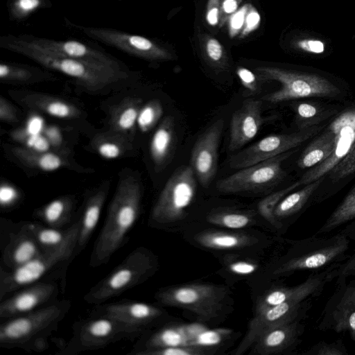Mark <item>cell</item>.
I'll list each match as a JSON object with an SVG mask.
<instances>
[{
  "label": "cell",
  "instance_id": "1",
  "mask_svg": "<svg viewBox=\"0 0 355 355\" xmlns=\"http://www.w3.org/2000/svg\"><path fill=\"white\" fill-rule=\"evenodd\" d=\"M142 190L140 180L133 173L120 175L109 205L106 218L94 243L89 266L106 264L112 255L128 241V234L139 217Z\"/></svg>",
  "mask_w": 355,
  "mask_h": 355
},
{
  "label": "cell",
  "instance_id": "2",
  "mask_svg": "<svg viewBox=\"0 0 355 355\" xmlns=\"http://www.w3.org/2000/svg\"><path fill=\"white\" fill-rule=\"evenodd\" d=\"M0 47L24 55L44 68L66 75L78 85L89 92L100 93L130 80L128 68L57 56L42 52L21 41L17 35L8 34L0 37Z\"/></svg>",
  "mask_w": 355,
  "mask_h": 355
},
{
  "label": "cell",
  "instance_id": "3",
  "mask_svg": "<svg viewBox=\"0 0 355 355\" xmlns=\"http://www.w3.org/2000/svg\"><path fill=\"white\" fill-rule=\"evenodd\" d=\"M71 306L67 300L53 302L30 313L8 318L0 325V346L40 352Z\"/></svg>",
  "mask_w": 355,
  "mask_h": 355
},
{
  "label": "cell",
  "instance_id": "4",
  "mask_svg": "<svg viewBox=\"0 0 355 355\" xmlns=\"http://www.w3.org/2000/svg\"><path fill=\"white\" fill-rule=\"evenodd\" d=\"M350 240L339 231L329 237L317 235L289 241L291 247L273 266V277H288L300 271L317 272L341 263L347 258Z\"/></svg>",
  "mask_w": 355,
  "mask_h": 355
},
{
  "label": "cell",
  "instance_id": "5",
  "mask_svg": "<svg viewBox=\"0 0 355 355\" xmlns=\"http://www.w3.org/2000/svg\"><path fill=\"white\" fill-rule=\"evenodd\" d=\"M160 304L192 313L199 322H214L231 311L233 300L230 290L221 285L191 283L160 288L155 294Z\"/></svg>",
  "mask_w": 355,
  "mask_h": 355
},
{
  "label": "cell",
  "instance_id": "6",
  "mask_svg": "<svg viewBox=\"0 0 355 355\" xmlns=\"http://www.w3.org/2000/svg\"><path fill=\"white\" fill-rule=\"evenodd\" d=\"M159 269L157 255L140 246L131 252L108 275L94 285L83 297L90 304H100L118 297L152 277Z\"/></svg>",
  "mask_w": 355,
  "mask_h": 355
},
{
  "label": "cell",
  "instance_id": "7",
  "mask_svg": "<svg viewBox=\"0 0 355 355\" xmlns=\"http://www.w3.org/2000/svg\"><path fill=\"white\" fill-rule=\"evenodd\" d=\"M79 218L70 225L65 241L58 247L44 252L26 263L10 270L0 269V300L10 293L40 282L59 264L73 259L76 248Z\"/></svg>",
  "mask_w": 355,
  "mask_h": 355
},
{
  "label": "cell",
  "instance_id": "8",
  "mask_svg": "<svg viewBox=\"0 0 355 355\" xmlns=\"http://www.w3.org/2000/svg\"><path fill=\"white\" fill-rule=\"evenodd\" d=\"M254 71L259 80L277 81L281 84L279 89L261 98V101L270 103L309 97L334 98L340 94L335 84L317 74L266 66L256 67Z\"/></svg>",
  "mask_w": 355,
  "mask_h": 355
},
{
  "label": "cell",
  "instance_id": "9",
  "mask_svg": "<svg viewBox=\"0 0 355 355\" xmlns=\"http://www.w3.org/2000/svg\"><path fill=\"white\" fill-rule=\"evenodd\" d=\"M73 334L57 354L74 355L84 351L103 348L123 340H133L143 333L118 320L106 315H90L76 321Z\"/></svg>",
  "mask_w": 355,
  "mask_h": 355
},
{
  "label": "cell",
  "instance_id": "10",
  "mask_svg": "<svg viewBox=\"0 0 355 355\" xmlns=\"http://www.w3.org/2000/svg\"><path fill=\"white\" fill-rule=\"evenodd\" d=\"M195 176L190 166H182L173 173L151 209L150 226L164 227L186 217L196 193Z\"/></svg>",
  "mask_w": 355,
  "mask_h": 355
},
{
  "label": "cell",
  "instance_id": "11",
  "mask_svg": "<svg viewBox=\"0 0 355 355\" xmlns=\"http://www.w3.org/2000/svg\"><path fill=\"white\" fill-rule=\"evenodd\" d=\"M294 152L289 150L276 157L243 168L216 183L218 191L225 193H259L274 187L286 175L283 162Z\"/></svg>",
  "mask_w": 355,
  "mask_h": 355
},
{
  "label": "cell",
  "instance_id": "12",
  "mask_svg": "<svg viewBox=\"0 0 355 355\" xmlns=\"http://www.w3.org/2000/svg\"><path fill=\"white\" fill-rule=\"evenodd\" d=\"M69 28L78 30L88 37L114 47L132 56L148 61L169 60L172 54L155 40L130 33L104 27L84 26L65 19Z\"/></svg>",
  "mask_w": 355,
  "mask_h": 355
},
{
  "label": "cell",
  "instance_id": "13",
  "mask_svg": "<svg viewBox=\"0 0 355 355\" xmlns=\"http://www.w3.org/2000/svg\"><path fill=\"white\" fill-rule=\"evenodd\" d=\"M322 128L323 125H319L291 134L267 136L232 155L228 165L231 168L241 169L276 157L297 147Z\"/></svg>",
  "mask_w": 355,
  "mask_h": 355
},
{
  "label": "cell",
  "instance_id": "14",
  "mask_svg": "<svg viewBox=\"0 0 355 355\" xmlns=\"http://www.w3.org/2000/svg\"><path fill=\"white\" fill-rule=\"evenodd\" d=\"M336 277L335 290L325 304L318 329L348 333L355 340V277Z\"/></svg>",
  "mask_w": 355,
  "mask_h": 355
},
{
  "label": "cell",
  "instance_id": "15",
  "mask_svg": "<svg viewBox=\"0 0 355 355\" xmlns=\"http://www.w3.org/2000/svg\"><path fill=\"white\" fill-rule=\"evenodd\" d=\"M312 300L284 302L254 312L245 336L232 354H243L262 334L273 327L304 320L312 306Z\"/></svg>",
  "mask_w": 355,
  "mask_h": 355
},
{
  "label": "cell",
  "instance_id": "16",
  "mask_svg": "<svg viewBox=\"0 0 355 355\" xmlns=\"http://www.w3.org/2000/svg\"><path fill=\"white\" fill-rule=\"evenodd\" d=\"M17 37L28 45L51 55L119 68H128L123 62L106 52L101 46L89 42L56 40L29 34H21Z\"/></svg>",
  "mask_w": 355,
  "mask_h": 355
},
{
  "label": "cell",
  "instance_id": "17",
  "mask_svg": "<svg viewBox=\"0 0 355 355\" xmlns=\"http://www.w3.org/2000/svg\"><path fill=\"white\" fill-rule=\"evenodd\" d=\"M90 315L111 317L143 334L164 324L168 317L166 311L161 306L133 300L96 304Z\"/></svg>",
  "mask_w": 355,
  "mask_h": 355
},
{
  "label": "cell",
  "instance_id": "18",
  "mask_svg": "<svg viewBox=\"0 0 355 355\" xmlns=\"http://www.w3.org/2000/svg\"><path fill=\"white\" fill-rule=\"evenodd\" d=\"M335 264L313 272L302 283L293 286H277L267 290L257 299L254 312L288 302H302L320 295L324 286L336 277Z\"/></svg>",
  "mask_w": 355,
  "mask_h": 355
},
{
  "label": "cell",
  "instance_id": "19",
  "mask_svg": "<svg viewBox=\"0 0 355 355\" xmlns=\"http://www.w3.org/2000/svg\"><path fill=\"white\" fill-rule=\"evenodd\" d=\"M330 124L335 132L333 152L324 161L303 175L300 179L301 185L325 176L349 153L355 141V105L343 111Z\"/></svg>",
  "mask_w": 355,
  "mask_h": 355
},
{
  "label": "cell",
  "instance_id": "20",
  "mask_svg": "<svg viewBox=\"0 0 355 355\" xmlns=\"http://www.w3.org/2000/svg\"><path fill=\"white\" fill-rule=\"evenodd\" d=\"M207 328L201 322L193 324L164 323L144 332L137 338L128 354L141 355L155 349L177 346H196L198 334Z\"/></svg>",
  "mask_w": 355,
  "mask_h": 355
},
{
  "label": "cell",
  "instance_id": "21",
  "mask_svg": "<svg viewBox=\"0 0 355 355\" xmlns=\"http://www.w3.org/2000/svg\"><path fill=\"white\" fill-rule=\"evenodd\" d=\"M223 127L224 120H216L199 137L191 150L189 166L203 187H208L215 178Z\"/></svg>",
  "mask_w": 355,
  "mask_h": 355
},
{
  "label": "cell",
  "instance_id": "22",
  "mask_svg": "<svg viewBox=\"0 0 355 355\" xmlns=\"http://www.w3.org/2000/svg\"><path fill=\"white\" fill-rule=\"evenodd\" d=\"M58 293V284L52 282L40 281L25 286L1 300L0 318L8 319L33 311L55 302Z\"/></svg>",
  "mask_w": 355,
  "mask_h": 355
},
{
  "label": "cell",
  "instance_id": "23",
  "mask_svg": "<svg viewBox=\"0 0 355 355\" xmlns=\"http://www.w3.org/2000/svg\"><path fill=\"white\" fill-rule=\"evenodd\" d=\"M302 320H295L273 327L262 334L250 348V354H291L301 342L305 331Z\"/></svg>",
  "mask_w": 355,
  "mask_h": 355
},
{
  "label": "cell",
  "instance_id": "24",
  "mask_svg": "<svg viewBox=\"0 0 355 355\" xmlns=\"http://www.w3.org/2000/svg\"><path fill=\"white\" fill-rule=\"evenodd\" d=\"M261 100L245 99L232 116L228 148L240 149L252 140L263 123Z\"/></svg>",
  "mask_w": 355,
  "mask_h": 355
},
{
  "label": "cell",
  "instance_id": "25",
  "mask_svg": "<svg viewBox=\"0 0 355 355\" xmlns=\"http://www.w3.org/2000/svg\"><path fill=\"white\" fill-rule=\"evenodd\" d=\"M10 95L21 105L57 119H78L84 115L83 112L73 103L51 94L16 91L11 92Z\"/></svg>",
  "mask_w": 355,
  "mask_h": 355
},
{
  "label": "cell",
  "instance_id": "26",
  "mask_svg": "<svg viewBox=\"0 0 355 355\" xmlns=\"http://www.w3.org/2000/svg\"><path fill=\"white\" fill-rule=\"evenodd\" d=\"M10 154L19 163L30 168L48 172L60 168L85 171V168L71 160L62 152H50L34 150L24 146H14L10 148Z\"/></svg>",
  "mask_w": 355,
  "mask_h": 355
},
{
  "label": "cell",
  "instance_id": "27",
  "mask_svg": "<svg viewBox=\"0 0 355 355\" xmlns=\"http://www.w3.org/2000/svg\"><path fill=\"white\" fill-rule=\"evenodd\" d=\"M43 252L27 223L17 232L10 234L9 241L3 250L1 260L8 268L14 269L26 263Z\"/></svg>",
  "mask_w": 355,
  "mask_h": 355
},
{
  "label": "cell",
  "instance_id": "28",
  "mask_svg": "<svg viewBox=\"0 0 355 355\" xmlns=\"http://www.w3.org/2000/svg\"><path fill=\"white\" fill-rule=\"evenodd\" d=\"M109 187L110 183L105 182L86 197L82 215L79 218L80 228L73 258L84 250L90 239L100 218Z\"/></svg>",
  "mask_w": 355,
  "mask_h": 355
},
{
  "label": "cell",
  "instance_id": "29",
  "mask_svg": "<svg viewBox=\"0 0 355 355\" xmlns=\"http://www.w3.org/2000/svg\"><path fill=\"white\" fill-rule=\"evenodd\" d=\"M194 241L202 248L214 250H237L252 248L259 238L241 231L205 230L196 233Z\"/></svg>",
  "mask_w": 355,
  "mask_h": 355
},
{
  "label": "cell",
  "instance_id": "30",
  "mask_svg": "<svg viewBox=\"0 0 355 355\" xmlns=\"http://www.w3.org/2000/svg\"><path fill=\"white\" fill-rule=\"evenodd\" d=\"M175 143V121L166 116L154 132L150 144V154L156 172H160L170 162Z\"/></svg>",
  "mask_w": 355,
  "mask_h": 355
},
{
  "label": "cell",
  "instance_id": "31",
  "mask_svg": "<svg viewBox=\"0 0 355 355\" xmlns=\"http://www.w3.org/2000/svg\"><path fill=\"white\" fill-rule=\"evenodd\" d=\"M75 207L74 196H62L35 210L33 216L49 227L62 228L71 222Z\"/></svg>",
  "mask_w": 355,
  "mask_h": 355
},
{
  "label": "cell",
  "instance_id": "32",
  "mask_svg": "<svg viewBox=\"0 0 355 355\" xmlns=\"http://www.w3.org/2000/svg\"><path fill=\"white\" fill-rule=\"evenodd\" d=\"M142 105L143 100L139 97L128 96L123 99L111 114L110 130L132 139Z\"/></svg>",
  "mask_w": 355,
  "mask_h": 355
},
{
  "label": "cell",
  "instance_id": "33",
  "mask_svg": "<svg viewBox=\"0 0 355 355\" xmlns=\"http://www.w3.org/2000/svg\"><path fill=\"white\" fill-rule=\"evenodd\" d=\"M90 146L101 157L109 159L128 156L133 150L132 138L110 129L96 135Z\"/></svg>",
  "mask_w": 355,
  "mask_h": 355
},
{
  "label": "cell",
  "instance_id": "34",
  "mask_svg": "<svg viewBox=\"0 0 355 355\" xmlns=\"http://www.w3.org/2000/svg\"><path fill=\"white\" fill-rule=\"evenodd\" d=\"M53 78L50 72L35 66L9 61L0 62V79L3 83L29 85Z\"/></svg>",
  "mask_w": 355,
  "mask_h": 355
},
{
  "label": "cell",
  "instance_id": "35",
  "mask_svg": "<svg viewBox=\"0 0 355 355\" xmlns=\"http://www.w3.org/2000/svg\"><path fill=\"white\" fill-rule=\"evenodd\" d=\"M324 179V176L304 185L300 190L286 196L275 208V218L282 223L284 219L293 216L303 210Z\"/></svg>",
  "mask_w": 355,
  "mask_h": 355
},
{
  "label": "cell",
  "instance_id": "36",
  "mask_svg": "<svg viewBox=\"0 0 355 355\" xmlns=\"http://www.w3.org/2000/svg\"><path fill=\"white\" fill-rule=\"evenodd\" d=\"M335 132L331 124L322 135L313 140L303 151L297 164L299 168H313L328 158L333 152Z\"/></svg>",
  "mask_w": 355,
  "mask_h": 355
},
{
  "label": "cell",
  "instance_id": "37",
  "mask_svg": "<svg viewBox=\"0 0 355 355\" xmlns=\"http://www.w3.org/2000/svg\"><path fill=\"white\" fill-rule=\"evenodd\" d=\"M295 123L298 130L319 125L334 115L336 110L313 102H300L293 104Z\"/></svg>",
  "mask_w": 355,
  "mask_h": 355
},
{
  "label": "cell",
  "instance_id": "38",
  "mask_svg": "<svg viewBox=\"0 0 355 355\" xmlns=\"http://www.w3.org/2000/svg\"><path fill=\"white\" fill-rule=\"evenodd\" d=\"M255 215L252 211L217 208L207 216L209 223L230 230H240L252 226L255 223Z\"/></svg>",
  "mask_w": 355,
  "mask_h": 355
},
{
  "label": "cell",
  "instance_id": "39",
  "mask_svg": "<svg viewBox=\"0 0 355 355\" xmlns=\"http://www.w3.org/2000/svg\"><path fill=\"white\" fill-rule=\"evenodd\" d=\"M355 219V187L329 215L315 235L329 233Z\"/></svg>",
  "mask_w": 355,
  "mask_h": 355
},
{
  "label": "cell",
  "instance_id": "40",
  "mask_svg": "<svg viewBox=\"0 0 355 355\" xmlns=\"http://www.w3.org/2000/svg\"><path fill=\"white\" fill-rule=\"evenodd\" d=\"M199 41L202 57L209 66L217 71L228 69L227 52L216 38L204 34L200 36Z\"/></svg>",
  "mask_w": 355,
  "mask_h": 355
},
{
  "label": "cell",
  "instance_id": "41",
  "mask_svg": "<svg viewBox=\"0 0 355 355\" xmlns=\"http://www.w3.org/2000/svg\"><path fill=\"white\" fill-rule=\"evenodd\" d=\"M28 227L43 250L60 245L67 239L70 226L66 229L45 227L33 223H28Z\"/></svg>",
  "mask_w": 355,
  "mask_h": 355
},
{
  "label": "cell",
  "instance_id": "42",
  "mask_svg": "<svg viewBox=\"0 0 355 355\" xmlns=\"http://www.w3.org/2000/svg\"><path fill=\"white\" fill-rule=\"evenodd\" d=\"M52 6L51 0H8L6 8L10 21L21 22L35 12Z\"/></svg>",
  "mask_w": 355,
  "mask_h": 355
},
{
  "label": "cell",
  "instance_id": "43",
  "mask_svg": "<svg viewBox=\"0 0 355 355\" xmlns=\"http://www.w3.org/2000/svg\"><path fill=\"white\" fill-rule=\"evenodd\" d=\"M299 186H302L300 180L293 184L263 198L257 205L259 214L274 227L282 228L283 224L279 222L274 216L275 208L286 196Z\"/></svg>",
  "mask_w": 355,
  "mask_h": 355
},
{
  "label": "cell",
  "instance_id": "44",
  "mask_svg": "<svg viewBox=\"0 0 355 355\" xmlns=\"http://www.w3.org/2000/svg\"><path fill=\"white\" fill-rule=\"evenodd\" d=\"M163 114V107L158 99H153L142 105L137 119V127L142 132L150 131Z\"/></svg>",
  "mask_w": 355,
  "mask_h": 355
},
{
  "label": "cell",
  "instance_id": "45",
  "mask_svg": "<svg viewBox=\"0 0 355 355\" xmlns=\"http://www.w3.org/2000/svg\"><path fill=\"white\" fill-rule=\"evenodd\" d=\"M216 354L212 350L198 346H177L155 349L141 355H210Z\"/></svg>",
  "mask_w": 355,
  "mask_h": 355
},
{
  "label": "cell",
  "instance_id": "46",
  "mask_svg": "<svg viewBox=\"0 0 355 355\" xmlns=\"http://www.w3.org/2000/svg\"><path fill=\"white\" fill-rule=\"evenodd\" d=\"M302 354L304 355H345L348 354V351L342 339H338L332 343L320 340Z\"/></svg>",
  "mask_w": 355,
  "mask_h": 355
},
{
  "label": "cell",
  "instance_id": "47",
  "mask_svg": "<svg viewBox=\"0 0 355 355\" xmlns=\"http://www.w3.org/2000/svg\"><path fill=\"white\" fill-rule=\"evenodd\" d=\"M355 172V141L347 156L329 173L332 182H337Z\"/></svg>",
  "mask_w": 355,
  "mask_h": 355
},
{
  "label": "cell",
  "instance_id": "48",
  "mask_svg": "<svg viewBox=\"0 0 355 355\" xmlns=\"http://www.w3.org/2000/svg\"><path fill=\"white\" fill-rule=\"evenodd\" d=\"M225 266L228 271L239 276H247L254 272L259 265L254 261L245 259H225Z\"/></svg>",
  "mask_w": 355,
  "mask_h": 355
},
{
  "label": "cell",
  "instance_id": "49",
  "mask_svg": "<svg viewBox=\"0 0 355 355\" xmlns=\"http://www.w3.org/2000/svg\"><path fill=\"white\" fill-rule=\"evenodd\" d=\"M248 6L249 3L244 4L228 19L227 21V29L229 36L231 38H234L236 36L239 35L244 24L245 17Z\"/></svg>",
  "mask_w": 355,
  "mask_h": 355
},
{
  "label": "cell",
  "instance_id": "50",
  "mask_svg": "<svg viewBox=\"0 0 355 355\" xmlns=\"http://www.w3.org/2000/svg\"><path fill=\"white\" fill-rule=\"evenodd\" d=\"M261 23V16L257 10L250 3L245 15L243 28L239 35L240 39H243L250 35L252 32L257 30Z\"/></svg>",
  "mask_w": 355,
  "mask_h": 355
},
{
  "label": "cell",
  "instance_id": "51",
  "mask_svg": "<svg viewBox=\"0 0 355 355\" xmlns=\"http://www.w3.org/2000/svg\"><path fill=\"white\" fill-rule=\"evenodd\" d=\"M236 73L241 84L250 94L254 95L260 92L259 79L255 73L242 67H238Z\"/></svg>",
  "mask_w": 355,
  "mask_h": 355
},
{
  "label": "cell",
  "instance_id": "52",
  "mask_svg": "<svg viewBox=\"0 0 355 355\" xmlns=\"http://www.w3.org/2000/svg\"><path fill=\"white\" fill-rule=\"evenodd\" d=\"M294 46L297 49L313 54H320L324 51L325 49L322 41L311 38L297 40L295 42Z\"/></svg>",
  "mask_w": 355,
  "mask_h": 355
},
{
  "label": "cell",
  "instance_id": "53",
  "mask_svg": "<svg viewBox=\"0 0 355 355\" xmlns=\"http://www.w3.org/2000/svg\"><path fill=\"white\" fill-rule=\"evenodd\" d=\"M242 0H220L218 25L222 27L239 8Z\"/></svg>",
  "mask_w": 355,
  "mask_h": 355
},
{
  "label": "cell",
  "instance_id": "54",
  "mask_svg": "<svg viewBox=\"0 0 355 355\" xmlns=\"http://www.w3.org/2000/svg\"><path fill=\"white\" fill-rule=\"evenodd\" d=\"M0 119L6 123H14L18 121L17 110L6 98H0Z\"/></svg>",
  "mask_w": 355,
  "mask_h": 355
},
{
  "label": "cell",
  "instance_id": "55",
  "mask_svg": "<svg viewBox=\"0 0 355 355\" xmlns=\"http://www.w3.org/2000/svg\"><path fill=\"white\" fill-rule=\"evenodd\" d=\"M336 277H355V250L349 254L347 258L341 263H339L336 267Z\"/></svg>",
  "mask_w": 355,
  "mask_h": 355
},
{
  "label": "cell",
  "instance_id": "56",
  "mask_svg": "<svg viewBox=\"0 0 355 355\" xmlns=\"http://www.w3.org/2000/svg\"><path fill=\"white\" fill-rule=\"evenodd\" d=\"M220 0H208L205 18L211 26H216L219 22Z\"/></svg>",
  "mask_w": 355,
  "mask_h": 355
},
{
  "label": "cell",
  "instance_id": "57",
  "mask_svg": "<svg viewBox=\"0 0 355 355\" xmlns=\"http://www.w3.org/2000/svg\"><path fill=\"white\" fill-rule=\"evenodd\" d=\"M17 199L16 191L9 185H1V206H10Z\"/></svg>",
  "mask_w": 355,
  "mask_h": 355
},
{
  "label": "cell",
  "instance_id": "58",
  "mask_svg": "<svg viewBox=\"0 0 355 355\" xmlns=\"http://www.w3.org/2000/svg\"><path fill=\"white\" fill-rule=\"evenodd\" d=\"M340 231L344 233L350 241H355V219L345 224Z\"/></svg>",
  "mask_w": 355,
  "mask_h": 355
},
{
  "label": "cell",
  "instance_id": "59",
  "mask_svg": "<svg viewBox=\"0 0 355 355\" xmlns=\"http://www.w3.org/2000/svg\"><path fill=\"white\" fill-rule=\"evenodd\" d=\"M118 1H120V0H118Z\"/></svg>",
  "mask_w": 355,
  "mask_h": 355
}]
</instances>
